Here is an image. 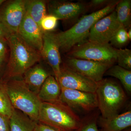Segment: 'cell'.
I'll return each instance as SVG.
<instances>
[{
	"instance_id": "1",
	"label": "cell",
	"mask_w": 131,
	"mask_h": 131,
	"mask_svg": "<svg viewBox=\"0 0 131 131\" xmlns=\"http://www.w3.org/2000/svg\"><path fill=\"white\" fill-rule=\"evenodd\" d=\"M118 1L112 3L90 14L82 16L76 24L64 31L54 34L60 50L66 52L87 40L90 31L94 24L114 11Z\"/></svg>"
},
{
	"instance_id": "2",
	"label": "cell",
	"mask_w": 131,
	"mask_h": 131,
	"mask_svg": "<svg viewBox=\"0 0 131 131\" xmlns=\"http://www.w3.org/2000/svg\"><path fill=\"white\" fill-rule=\"evenodd\" d=\"M6 40L10 51L7 66L8 77L24 75L42 58L40 52L27 44L18 33L12 34Z\"/></svg>"
},
{
	"instance_id": "3",
	"label": "cell",
	"mask_w": 131,
	"mask_h": 131,
	"mask_svg": "<svg viewBox=\"0 0 131 131\" xmlns=\"http://www.w3.org/2000/svg\"><path fill=\"white\" fill-rule=\"evenodd\" d=\"M81 119L73 110L60 101L42 102L38 122L63 131H75Z\"/></svg>"
},
{
	"instance_id": "4",
	"label": "cell",
	"mask_w": 131,
	"mask_h": 131,
	"mask_svg": "<svg viewBox=\"0 0 131 131\" xmlns=\"http://www.w3.org/2000/svg\"><path fill=\"white\" fill-rule=\"evenodd\" d=\"M13 107L36 122H38L42 102L38 95L29 89L23 80H13L5 83Z\"/></svg>"
},
{
	"instance_id": "5",
	"label": "cell",
	"mask_w": 131,
	"mask_h": 131,
	"mask_svg": "<svg viewBox=\"0 0 131 131\" xmlns=\"http://www.w3.org/2000/svg\"><path fill=\"white\" fill-rule=\"evenodd\" d=\"M95 93L101 117L110 118L119 114L126 101V95L119 84L108 79L98 83Z\"/></svg>"
},
{
	"instance_id": "6",
	"label": "cell",
	"mask_w": 131,
	"mask_h": 131,
	"mask_svg": "<svg viewBox=\"0 0 131 131\" xmlns=\"http://www.w3.org/2000/svg\"><path fill=\"white\" fill-rule=\"evenodd\" d=\"M117 49L109 43L87 40L73 47L69 57L114 63L117 60Z\"/></svg>"
},
{
	"instance_id": "7",
	"label": "cell",
	"mask_w": 131,
	"mask_h": 131,
	"mask_svg": "<svg viewBox=\"0 0 131 131\" xmlns=\"http://www.w3.org/2000/svg\"><path fill=\"white\" fill-rule=\"evenodd\" d=\"M59 101L70 108L83 112H90L98 108L95 93L61 88Z\"/></svg>"
},
{
	"instance_id": "8",
	"label": "cell",
	"mask_w": 131,
	"mask_h": 131,
	"mask_svg": "<svg viewBox=\"0 0 131 131\" xmlns=\"http://www.w3.org/2000/svg\"><path fill=\"white\" fill-rule=\"evenodd\" d=\"M114 63L68 57L65 65L71 69L98 83Z\"/></svg>"
},
{
	"instance_id": "9",
	"label": "cell",
	"mask_w": 131,
	"mask_h": 131,
	"mask_svg": "<svg viewBox=\"0 0 131 131\" xmlns=\"http://www.w3.org/2000/svg\"><path fill=\"white\" fill-rule=\"evenodd\" d=\"M26 0H12L0 8V22L12 33H17L26 14Z\"/></svg>"
},
{
	"instance_id": "10",
	"label": "cell",
	"mask_w": 131,
	"mask_h": 131,
	"mask_svg": "<svg viewBox=\"0 0 131 131\" xmlns=\"http://www.w3.org/2000/svg\"><path fill=\"white\" fill-rule=\"evenodd\" d=\"M57 81L61 88L95 93L98 83L68 68L65 64L61 67Z\"/></svg>"
},
{
	"instance_id": "11",
	"label": "cell",
	"mask_w": 131,
	"mask_h": 131,
	"mask_svg": "<svg viewBox=\"0 0 131 131\" xmlns=\"http://www.w3.org/2000/svg\"><path fill=\"white\" fill-rule=\"evenodd\" d=\"M121 25L114 10L94 24L90 31L88 40L109 43L111 38Z\"/></svg>"
},
{
	"instance_id": "12",
	"label": "cell",
	"mask_w": 131,
	"mask_h": 131,
	"mask_svg": "<svg viewBox=\"0 0 131 131\" xmlns=\"http://www.w3.org/2000/svg\"><path fill=\"white\" fill-rule=\"evenodd\" d=\"M59 46L53 33L43 32L41 57L51 67L55 78L57 80L60 73L61 59Z\"/></svg>"
},
{
	"instance_id": "13",
	"label": "cell",
	"mask_w": 131,
	"mask_h": 131,
	"mask_svg": "<svg viewBox=\"0 0 131 131\" xmlns=\"http://www.w3.org/2000/svg\"><path fill=\"white\" fill-rule=\"evenodd\" d=\"M89 6L84 3L61 1H51L48 3L49 14L58 20L74 18L83 13Z\"/></svg>"
},
{
	"instance_id": "14",
	"label": "cell",
	"mask_w": 131,
	"mask_h": 131,
	"mask_svg": "<svg viewBox=\"0 0 131 131\" xmlns=\"http://www.w3.org/2000/svg\"><path fill=\"white\" fill-rule=\"evenodd\" d=\"M43 33L40 26L26 12L17 33L27 44L40 53L43 46Z\"/></svg>"
},
{
	"instance_id": "15",
	"label": "cell",
	"mask_w": 131,
	"mask_h": 131,
	"mask_svg": "<svg viewBox=\"0 0 131 131\" xmlns=\"http://www.w3.org/2000/svg\"><path fill=\"white\" fill-rule=\"evenodd\" d=\"M98 123L102 131H122L131 126V110L106 118L101 116Z\"/></svg>"
},
{
	"instance_id": "16",
	"label": "cell",
	"mask_w": 131,
	"mask_h": 131,
	"mask_svg": "<svg viewBox=\"0 0 131 131\" xmlns=\"http://www.w3.org/2000/svg\"><path fill=\"white\" fill-rule=\"evenodd\" d=\"M49 73L39 65L34 66L24 74L23 81L29 89L38 95Z\"/></svg>"
},
{
	"instance_id": "17",
	"label": "cell",
	"mask_w": 131,
	"mask_h": 131,
	"mask_svg": "<svg viewBox=\"0 0 131 131\" xmlns=\"http://www.w3.org/2000/svg\"><path fill=\"white\" fill-rule=\"evenodd\" d=\"M61 89L53 76L50 75L43 83L38 94L42 102H54L59 101Z\"/></svg>"
},
{
	"instance_id": "18",
	"label": "cell",
	"mask_w": 131,
	"mask_h": 131,
	"mask_svg": "<svg viewBox=\"0 0 131 131\" xmlns=\"http://www.w3.org/2000/svg\"><path fill=\"white\" fill-rule=\"evenodd\" d=\"M9 121V131H34L37 123L14 108Z\"/></svg>"
},
{
	"instance_id": "19",
	"label": "cell",
	"mask_w": 131,
	"mask_h": 131,
	"mask_svg": "<svg viewBox=\"0 0 131 131\" xmlns=\"http://www.w3.org/2000/svg\"><path fill=\"white\" fill-rule=\"evenodd\" d=\"M26 8L29 16L40 26L42 19L47 15L46 2L42 0H26Z\"/></svg>"
},
{
	"instance_id": "20",
	"label": "cell",
	"mask_w": 131,
	"mask_h": 131,
	"mask_svg": "<svg viewBox=\"0 0 131 131\" xmlns=\"http://www.w3.org/2000/svg\"><path fill=\"white\" fill-rule=\"evenodd\" d=\"M115 10L117 14V20L119 24L127 29L130 27L131 0L118 1Z\"/></svg>"
},
{
	"instance_id": "21",
	"label": "cell",
	"mask_w": 131,
	"mask_h": 131,
	"mask_svg": "<svg viewBox=\"0 0 131 131\" xmlns=\"http://www.w3.org/2000/svg\"><path fill=\"white\" fill-rule=\"evenodd\" d=\"M105 74L116 78L120 80L124 88L129 94L131 92V71L127 70L118 65L112 66Z\"/></svg>"
},
{
	"instance_id": "22",
	"label": "cell",
	"mask_w": 131,
	"mask_h": 131,
	"mask_svg": "<svg viewBox=\"0 0 131 131\" xmlns=\"http://www.w3.org/2000/svg\"><path fill=\"white\" fill-rule=\"evenodd\" d=\"M14 109L8 94L6 83L0 81V115L9 118Z\"/></svg>"
},
{
	"instance_id": "23",
	"label": "cell",
	"mask_w": 131,
	"mask_h": 131,
	"mask_svg": "<svg viewBox=\"0 0 131 131\" xmlns=\"http://www.w3.org/2000/svg\"><path fill=\"white\" fill-rule=\"evenodd\" d=\"M99 112H93L81 119L79 128L75 131H99L98 126Z\"/></svg>"
},
{
	"instance_id": "24",
	"label": "cell",
	"mask_w": 131,
	"mask_h": 131,
	"mask_svg": "<svg viewBox=\"0 0 131 131\" xmlns=\"http://www.w3.org/2000/svg\"><path fill=\"white\" fill-rule=\"evenodd\" d=\"M127 31V29L121 25L110 39L111 45L120 48L126 45L129 40Z\"/></svg>"
},
{
	"instance_id": "25",
	"label": "cell",
	"mask_w": 131,
	"mask_h": 131,
	"mask_svg": "<svg viewBox=\"0 0 131 131\" xmlns=\"http://www.w3.org/2000/svg\"><path fill=\"white\" fill-rule=\"evenodd\" d=\"M119 66L131 71V50L130 49H117V60Z\"/></svg>"
},
{
	"instance_id": "26",
	"label": "cell",
	"mask_w": 131,
	"mask_h": 131,
	"mask_svg": "<svg viewBox=\"0 0 131 131\" xmlns=\"http://www.w3.org/2000/svg\"><path fill=\"white\" fill-rule=\"evenodd\" d=\"M58 19L51 15H46L42 19L40 27L43 32H50L54 30L57 25Z\"/></svg>"
},
{
	"instance_id": "27",
	"label": "cell",
	"mask_w": 131,
	"mask_h": 131,
	"mask_svg": "<svg viewBox=\"0 0 131 131\" xmlns=\"http://www.w3.org/2000/svg\"><path fill=\"white\" fill-rule=\"evenodd\" d=\"M114 1L109 0H92L90 2L89 6L92 7H98L104 6V7L109 5Z\"/></svg>"
},
{
	"instance_id": "28",
	"label": "cell",
	"mask_w": 131,
	"mask_h": 131,
	"mask_svg": "<svg viewBox=\"0 0 131 131\" xmlns=\"http://www.w3.org/2000/svg\"><path fill=\"white\" fill-rule=\"evenodd\" d=\"M34 131H63L40 122L37 123Z\"/></svg>"
},
{
	"instance_id": "29",
	"label": "cell",
	"mask_w": 131,
	"mask_h": 131,
	"mask_svg": "<svg viewBox=\"0 0 131 131\" xmlns=\"http://www.w3.org/2000/svg\"><path fill=\"white\" fill-rule=\"evenodd\" d=\"M9 119L0 115V131H9Z\"/></svg>"
},
{
	"instance_id": "30",
	"label": "cell",
	"mask_w": 131,
	"mask_h": 131,
	"mask_svg": "<svg viewBox=\"0 0 131 131\" xmlns=\"http://www.w3.org/2000/svg\"><path fill=\"white\" fill-rule=\"evenodd\" d=\"M7 41L6 39L0 38V59H4L7 51Z\"/></svg>"
},
{
	"instance_id": "31",
	"label": "cell",
	"mask_w": 131,
	"mask_h": 131,
	"mask_svg": "<svg viewBox=\"0 0 131 131\" xmlns=\"http://www.w3.org/2000/svg\"><path fill=\"white\" fill-rule=\"evenodd\" d=\"M12 34L4 25L0 22V38H4L6 39L9 35Z\"/></svg>"
},
{
	"instance_id": "32",
	"label": "cell",
	"mask_w": 131,
	"mask_h": 131,
	"mask_svg": "<svg viewBox=\"0 0 131 131\" xmlns=\"http://www.w3.org/2000/svg\"><path fill=\"white\" fill-rule=\"evenodd\" d=\"M127 35H128V38H129V40L131 39V27L129 28V30L128 31H127Z\"/></svg>"
},
{
	"instance_id": "33",
	"label": "cell",
	"mask_w": 131,
	"mask_h": 131,
	"mask_svg": "<svg viewBox=\"0 0 131 131\" xmlns=\"http://www.w3.org/2000/svg\"><path fill=\"white\" fill-rule=\"evenodd\" d=\"M4 60V59H0V69H1L2 66V65Z\"/></svg>"
},
{
	"instance_id": "34",
	"label": "cell",
	"mask_w": 131,
	"mask_h": 131,
	"mask_svg": "<svg viewBox=\"0 0 131 131\" xmlns=\"http://www.w3.org/2000/svg\"><path fill=\"white\" fill-rule=\"evenodd\" d=\"M122 131H131V127H129V128H127V129H124V130H123Z\"/></svg>"
},
{
	"instance_id": "35",
	"label": "cell",
	"mask_w": 131,
	"mask_h": 131,
	"mask_svg": "<svg viewBox=\"0 0 131 131\" xmlns=\"http://www.w3.org/2000/svg\"><path fill=\"white\" fill-rule=\"evenodd\" d=\"M5 1H4V0H0V6L3 4V3L5 2Z\"/></svg>"
}]
</instances>
